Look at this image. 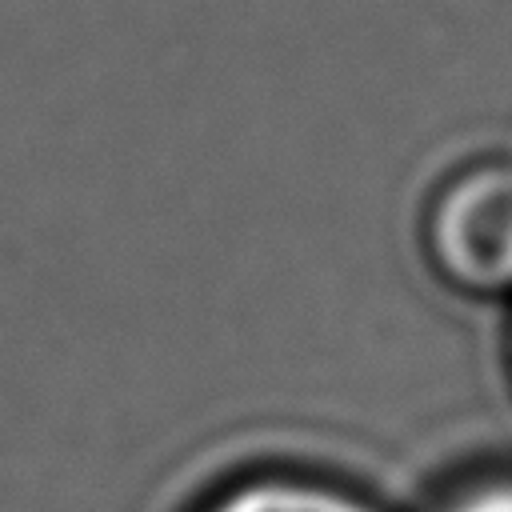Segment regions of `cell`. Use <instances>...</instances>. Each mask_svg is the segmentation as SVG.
<instances>
[{"label": "cell", "mask_w": 512, "mask_h": 512, "mask_svg": "<svg viewBox=\"0 0 512 512\" xmlns=\"http://www.w3.org/2000/svg\"><path fill=\"white\" fill-rule=\"evenodd\" d=\"M428 268L460 292H512V164L484 160L452 172L424 204Z\"/></svg>", "instance_id": "obj_1"}, {"label": "cell", "mask_w": 512, "mask_h": 512, "mask_svg": "<svg viewBox=\"0 0 512 512\" xmlns=\"http://www.w3.org/2000/svg\"><path fill=\"white\" fill-rule=\"evenodd\" d=\"M204 512H376L352 488L312 480V476H256L224 496H216Z\"/></svg>", "instance_id": "obj_2"}, {"label": "cell", "mask_w": 512, "mask_h": 512, "mask_svg": "<svg viewBox=\"0 0 512 512\" xmlns=\"http://www.w3.org/2000/svg\"><path fill=\"white\" fill-rule=\"evenodd\" d=\"M440 512H512V480H484L452 496Z\"/></svg>", "instance_id": "obj_3"}, {"label": "cell", "mask_w": 512, "mask_h": 512, "mask_svg": "<svg viewBox=\"0 0 512 512\" xmlns=\"http://www.w3.org/2000/svg\"><path fill=\"white\" fill-rule=\"evenodd\" d=\"M508 352H512V340H508Z\"/></svg>", "instance_id": "obj_4"}]
</instances>
